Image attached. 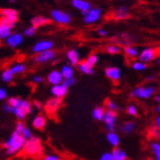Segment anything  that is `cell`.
I'll use <instances>...</instances> for the list:
<instances>
[{
    "label": "cell",
    "mask_w": 160,
    "mask_h": 160,
    "mask_svg": "<svg viewBox=\"0 0 160 160\" xmlns=\"http://www.w3.org/2000/svg\"><path fill=\"white\" fill-rule=\"evenodd\" d=\"M96 33H97V35L101 37H107L108 36V30L105 28H99L97 29V30H96Z\"/></svg>",
    "instance_id": "bcb514c9"
},
{
    "label": "cell",
    "mask_w": 160,
    "mask_h": 160,
    "mask_svg": "<svg viewBox=\"0 0 160 160\" xmlns=\"http://www.w3.org/2000/svg\"><path fill=\"white\" fill-rule=\"evenodd\" d=\"M0 17L9 20L14 24H17L19 21V11L14 9V8H1L0 9Z\"/></svg>",
    "instance_id": "2e32d148"
},
{
    "label": "cell",
    "mask_w": 160,
    "mask_h": 160,
    "mask_svg": "<svg viewBox=\"0 0 160 160\" xmlns=\"http://www.w3.org/2000/svg\"><path fill=\"white\" fill-rule=\"evenodd\" d=\"M156 63H157V64H158V65L160 66V57L156 59Z\"/></svg>",
    "instance_id": "6f0895ef"
},
{
    "label": "cell",
    "mask_w": 160,
    "mask_h": 160,
    "mask_svg": "<svg viewBox=\"0 0 160 160\" xmlns=\"http://www.w3.org/2000/svg\"><path fill=\"white\" fill-rule=\"evenodd\" d=\"M154 111L156 112V113H158L160 115V104H157L155 107H154Z\"/></svg>",
    "instance_id": "db71d44e"
},
{
    "label": "cell",
    "mask_w": 160,
    "mask_h": 160,
    "mask_svg": "<svg viewBox=\"0 0 160 160\" xmlns=\"http://www.w3.org/2000/svg\"><path fill=\"white\" fill-rule=\"evenodd\" d=\"M21 135H22V137L25 138L26 140H28V139H30V138H32V137H33L32 130H31L30 128H29V127H28V126H25V128H23V129H22V131Z\"/></svg>",
    "instance_id": "60d3db41"
},
{
    "label": "cell",
    "mask_w": 160,
    "mask_h": 160,
    "mask_svg": "<svg viewBox=\"0 0 160 160\" xmlns=\"http://www.w3.org/2000/svg\"><path fill=\"white\" fill-rule=\"evenodd\" d=\"M76 83V79L75 78H71V79H67V80H63L62 82V85H65L68 89H69V87H71L72 86H74Z\"/></svg>",
    "instance_id": "ee69618b"
},
{
    "label": "cell",
    "mask_w": 160,
    "mask_h": 160,
    "mask_svg": "<svg viewBox=\"0 0 160 160\" xmlns=\"http://www.w3.org/2000/svg\"><path fill=\"white\" fill-rule=\"evenodd\" d=\"M77 68L79 70V72L83 75H87V76H92L94 75L95 71H94V68L91 67L90 65H88V64L85 62V61H80V63L77 65Z\"/></svg>",
    "instance_id": "4dcf8cb0"
},
{
    "label": "cell",
    "mask_w": 160,
    "mask_h": 160,
    "mask_svg": "<svg viewBox=\"0 0 160 160\" xmlns=\"http://www.w3.org/2000/svg\"><path fill=\"white\" fill-rule=\"evenodd\" d=\"M155 101L158 103V104H160V94L155 95Z\"/></svg>",
    "instance_id": "11a10c76"
},
{
    "label": "cell",
    "mask_w": 160,
    "mask_h": 160,
    "mask_svg": "<svg viewBox=\"0 0 160 160\" xmlns=\"http://www.w3.org/2000/svg\"><path fill=\"white\" fill-rule=\"evenodd\" d=\"M139 41V37L131 33H118L111 37L112 43H115L119 46H128L134 45Z\"/></svg>",
    "instance_id": "5b68a950"
},
{
    "label": "cell",
    "mask_w": 160,
    "mask_h": 160,
    "mask_svg": "<svg viewBox=\"0 0 160 160\" xmlns=\"http://www.w3.org/2000/svg\"><path fill=\"white\" fill-rule=\"evenodd\" d=\"M131 68L136 72H143L148 69L147 64L141 62L140 60H135L131 63Z\"/></svg>",
    "instance_id": "e575fe53"
},
{
    "label": "cell",
    "mask_w": 160,
    "mask_h": 160,
    "mask_svg": "<svg viewBox=\"0 0 160 160\" xmlns=\"http://www.w3.org/2000/svg\"><path fill=\"white\" fill-rule=\"evenodd\" d=\"M51 19L45 17L43 15H36L34 17H32L30 19V25L35 27L36 29L41 28V27H45L47 25H50L51 24Z\"/></svg>",
    "instance_id": "7402d4cb"
},
{
    "label": "cell",
    "mask_w": 160,
    "mask_h": 160,
    "mask_svg": "<svg viewBox=\"0 0 160 160\" xmlns=\"http://www.w3.org/2000/svg\"><path fill=\"white\" fill-rule=\"evenodd\" d=\"M26 141L27 140L21 134L14 131L9 135V138L6 140V141L3 143V148L5 150V153L9 156H13L20 153L21 151H22Z\"/></svg>",
    "instance_id": "6da1fadb"
},
{
    "label": "cell",
    "mask_w": 160,
    "mask_h": 160,
    "mask_svg": "<svg viewBox=\"0 0 160 160\" xmlns=\"http://www.w3.org/2000/svg\"><path fill=\"white\" fill-rule=\"evenodd\" d=\"M2 109L4 112H6V113L14 115L19 120V121H23V120H25L28 116V113L23 109L18 108V107H13L9 104H7V103L3 105Z\"/></svg>",
    "instance_id": "5bb4252c"
},
{
    "label": "cell",
    "mask_w": 160,
    "mask_h": 160,
    "mask_svg": "<svg viewBox=\"0 0 160 160\" xmlns=\"http://www.w3.org/2000/svg\"><path fill=\"white\" fill-rule=\"evenodd\" d=\"M136 130V124L133 121H125L119 126V131L124 135H131Z\"/></svg>",
    "instance_id": "83f0119b"
},
{
    "label": "cell",
    "mask_w": 160,
    "mask_h": 160,
    "mask_svg": "<svg viewBox=\"0 0 160 160\" xmlns=\"http://www.w3.org/2000/svg\"><path fill=\"white\" fill-rule=\"evenodd\" d=\"M7 104H9L13 107H18V108H22L25 110L28 115L31 114L33 111V107H32V103L30 101H28V99L25 98H21V97H11L7 98Z\"/></svg>",
    "instance_id": "52a82bcc"
},
{
    "label": "cell",
    "mask_w": 160,
    "mask_h": 160,
    "mask_svg": "<svg viewBox=\"0 0 160 160\" xmlns=\"http://www.w3.org/2000/svg\"><path fill=\"white\" fill-rule=\"evenodd\" d=\"M150 134H151L152 137H154L156 139H160V130H158L155 126L150 129Z\"/></svg>",
    "instance_id": "681fc988"
},
{
    "label": "cell",
    "mask_w": 160,
    "mask_h": 160,
    "mask_svg": "<svg viewBox=\"0 0 160 160\" xmlns=\"http://www.w3.org/2000/svg\"><path fill=\"white\" fill-rule=\"evenodd\" d=\"M8 2L10 4H14V3H16V0H8Z\"/></svg>",
    "instance_id": "9f6ffc18"
},
{
    "label": "cell",
    "mask_w": 160,
    "mask_h": 160,
    "mask_svg": "<svg viewBox=\"0 0 160 160\" xmlns=\"http://www.w3.org/2000/svg\"><path fill=\"white\" fill-rule=\"evenodd\" d=\"M61 105H62V99L51 97L45 102V104L43 106H44L45 110L48 112V113L55 114L56 112L60 109Z\"/></svg>",
    "instance_id": "ac0fdd59"
},
{
    "label": "cell",
    "mask_w": 160,
    "mask_h": 160,
    "mask_svg": "<svg viewBox=\"0 0 160 160\" xmlns=\"http://www.w3.org/2000/svg\"><path fill=\"white\" fill-rule=\"evenodd\" d=\"M106 138H107V141L109 143L110 146H112L113 148H116V147L119 146V145H120V137L115 131L108 132Z\"/></svg>",
    "instance_id": "d4e9b609"
},
{
    "label": "cell",
    "mask_w": 160,
    "mask_h": 160,
    "mask_svg": "<svg viewBox=\"0 0 160 160\" xmlns=\"http://www.w3.org/2000/svg\"><path fill=\"white\" fill-rule=\"evenodd\" d=\"M105 113H106V109L102 106H96L92 110L91 115H92V118L95 120V121L102 122V119H103V116H105Z\"/></svg>",
    "instance_id": "f546056e"
},
{
    "label": "cell",
    "mask_w": 160,
    "mask_h": 160,
    "mask_svg": "<svg viewBox=\"0 0 160 160\" xmlns=\"http://www.w3.org/2000/svg\"><path fill=\"white\" fill-rule=\"evenodd\" d=\"M41 160H62L61 156L56 153H48L42 157Z\"/></svg>",
    "instance_id": "7bdbcfd3"
},
{
    "label": "cell",
    "mask_w": 160,
    "mask_h": 160,
    "mask_svg": "<svg viewBox=\"0 0 160 160\" xmlns=\"http://www.w3.org/2000/svg\"><path fill=\"white\" fill-rule=\"evenodd\" d=\"M123 52H124L126 57L129 58V59H136V58H138L139 53H140L139 49L135 45L124 46L123 47Z\"/></svg>",
    "instance_id": "4316f807"
},
{
    "label": "cell",
    "mask_w": 160,
    "mask_h": 160,
    "mask_svg": "<svg viewBox=\"0 0 160 160\" xmlns=\"http://www.w3.org/2000/svg\"><path fill=\"white\" fill-rule=\"evenodd\" d=\"M126 113L131 116V117H137L138 116V113H139V111H138V107L136 106L135 104H133V103H131V104H129L127 106L126 108Z\"/></svg>",
    "instance_id": "ab89813d"
},
{
    "label": "cell",
    "mask_w": 160,
    "mask_h": 160,
    "mask_svg": "<svg viewBox=\"0 0 160 160\" xmlns=\"http://www.w3.org/2000/svg\"><path fill=\"white\" fill-rule=\"evenodd\" d=\"M55 43L52 39H40V41H36L32 47H31V51L33 54H38L47 50L54 49Z\"/></svg>",
    "instance_id": "8fae6325"
},
{
    "label": "cell",
    "mask_w": 160,
    "mask_h": 160,
    "mask_svg": "<svg viewBox=\"0 0 160 160\" xmlns=\"http://www.w3.org/2000/svg\"><path fill=\"white\" fill-rule=\"evenodd\" d=\"M43 150L44 147L41 139L33 135L32 138L26 141L22 148V153L29 157H38L43 153Z\"/></svg>",
    "instance_id": "7a4b0ae2"
},
{
    "label": "cell",
    "mask_w": 160,
    "mask_h": 160,
    "mask_svg": "<svg viewBox=\"0 0 160 160\" xmlns=\"http://www.w3.org/2000/svg\"><path fill=\"white\" fill-rule=\"evenodd\" d=\"M149 148H150L151 153L154 155V157L160 156V141H151L149 145Z\"/></svg>",
    "instance_id": "d590c367"
},
{
    "label": "cell",
    "mask_w": 160,
    "mask_h": 160,
    "mask_svg": "<svg viewBox=\"0 0 160 160\" xmlns=\"http://www.w3.org/2000/svg\"><path fill=\"white\" fill-rule=\"evenodd\" d=\"M31 82L34 85H41L45 82V78L42 75H33L32 78H31Z\"/></svg>",
    "instance_id": "b9f144b4"
},
{
    "label": "cell",
    "mask_w": 160,
    "mask_h": 160,
    "mask_svg": "<svg viewBox=\"0 0 160 160\" xmlns=\"http://www.w3.org/2000/svg\"><path fill=\"white\" fill-rule=\"evenodd\" d=\"M25 123H23L22 121H19V122H17V124H16V126H15V132H17V133H19V134H21L22 133V129L25 128Z\"/></svg>",
    "instance_id": "c3c4849f"
},
{
    "label": "cell",
    "mask_w": 160,
    "mask_h": 160,
    "mask_svg": "<svg viewBox=\"0 0 160 160\" xmlns=\"http://www.w3.org/2000/svg\"><path fill=\"white\" fill-rule=\"evenodd\" d=\"M154 76H148V77H147V81L148 82H153L154 81Z\"/></svg>",
    "instance_id": "f5cc1de1"
},
{
    "label": "cell",
    "mask_w": 160,
    "mask_h": 160,
    "mask_svg": "<svg viewBox=\"0 0 160 160\" xmlns=\"http://www.w3.org/2000/svg\"><path fill=\"white\" fill-rule=\"evenodd\" d=\"M46 81L48 82V84H50L51 86H56V85H60L62 84L63 82V78L61 74V71L54 69L52 71H50L49 73L47 74L46 77Z\"/></svg>",
    "instance_id": "e0dca14e"
},
{
    "label": "cell",
    "mask_w": 160,
    "mask_h": 160,
    "mask_svg": "<svg viewBox=\"0 0 160 160\" xmlns=\"http://www.w3.org/2000/svg\"><path fill=\"white\" fill-rule=\"evenodd\" d=\"M116 121H117V112L110 111V110H106L105 116H103L102 122L105 124L106 128L108 132L115 131L116 127Z\"/></svg>",
    "instance_id": "4fadbf2b"
},
{
    "label": "cell",
    "mask_w": 160,
    "mask_h": 160,
    "mask_svg": "<svg viewBox=\"0 0 160 160\" xmlns=\"http://www.w3.org/2000/svg\"><path fill=\"white\" fill-rule=\"evenodd\" d=\"M57 57V52L54 49L51 50H47L41 53H38L35 54L34 57H33V62L37 65H42V64H47V63H50L53 60L56 59Z\"/></svg>",
    "instance_id": "9c48e42d"
},
{
    "label": "cell",
    "mask_w": 160,
    "mask_h": 160,
    "mask_svg": "<svg viewBox=\"0 0 160 160\" xmlns=\"http://www.w3.org/2000/svg\"><path fill=\"white\" fill-rule=\"evenodd\" d=\"M9 68H10V70L12 71V73L15 76L22 75L23 73H26L27 70H28V66L22 62H16V63L12 64Z\"/></svg>",
    "instance_id": "484cf974"
},
{
    "label": "cell",
    "mask_w": 160,
    "mask_h": 160,
    "mask_svg": "<svg viewBox=\"0 0 160 160\" xmlns=\"http://www.w3.org/2000/svg\"><path fill=\"white\" fill-rule=\"evenodd\" d=\"M50 19L52 22L56 23L57 25L60 26H68L72 22V16L68 12L63 11L61 9H52L50 12Z\"/></svg>",
    "instance_id": "277c9868"
},
{
    "label": "cell",
    "mask_w": 160,
    "mask_h": 160,
    "mask_svg": "<svg viewBox=\"0 0 160 160\" xmlns=\"http://www.w3.org/2000/svg\"><path fill=\"white\" fill-rule=\"evenodd\" d=\"M106 107H107V110H110V111H114V112H118L121 110V108L119 107V105L117 103L113 100L111 99H108L106 101Z\"/></svg>",
    "instance_id": "74e56055"
},
{
    "label": "cell",
    "mask_w": 160,
    "mask_h": 160,
    "mask_svg": "<svg viewBox=\"0 0 160 160\" xmlns=\"http://www.w3.org/2000/svg\"><path fill=\"white\" fill-rule=\"evenodd\" d=\"M84 61L88 64V65H90L91 67L94 68L99 62V56H98V54H96V53H92V54H90L89 56H88V57Z\"/></svg>",
    "instance_id": "8d00e7d4"
},
{
    "label": "cell",
    "mask_w": 160,
    "mask_h": 160,
    "mask_svg": "<svg viewBox=\"0 0 160 160\" xmlns=\"http://www.w3.org/2000/svg\"><path fill=\"white\" fill-rule=\"evenodd\" d=\"M100 160H112V154L111 151H106L100 156Z\"/></svg>",
    "instance_id": "7dc6e473"
},
{
    "label": "cell",
    "mask_w": 160,
    "mask_h": 160,
    "mask_svg": "<svg viewBox=\"0 0 160 160\" xmlns=\"http://www.w3.org/2000/svg\"><path fill=\"white\" fill-rule=\"evenodd\" d=\"M111 154H112V160H127L128 158L126 151L119 147L113 148L111 151Z\"/></svg>",
    "instance_id": "d6a6232c"
},
{
    "label": "cell",
    "mask_w": 160,
    "mask_h": 160,
    "mask_svg": "<svg viewBox=\"0 0 160 160\" xmlns=\"http://www.w3.org/2000/svg\"><path fill=\"white\" fill-rule=\"evenodd\" d=\"M8 98V91L5 87L0 86V101H4L7 100Z\"/></svg>",
    "instance_id": "f6af8a7d"
},
{
    "label": "cell",
    "mask_w": 160,
    "mask_h": 160,
    "mask_svg": "<svg viewBox=\"0 0 160 160\" xmlns=\"http://www.w3.org/2000/svg\"><path fill=\"white\" fill-rule=\"evenodd\" d=\"M60 71H61V74H62L63 80L74 78V74H75L74 67L69 65V64H66V65L62 66V68H61Z\"/></svg>",
    "instance_id": "f1b7e54d"
},
{
    "label": "cell",
    "mask_w": 160,
    "mask_h": 160,
    "mask_svg": "<svg viewBox=\"0 0 160 160\" xmlns=\"http://www.w3.org/2000/svg\"><path fill=\"white\" fill-rule=\"evenodd\" d=\"M47 124V119L43 114H37L32 118V121H31V125H32V128L35 130L41 131L43 129H45Z\"/></svg>",
    "instance_id": "cb8c5ba5"
},
{
    "label": "cell",
    "mask_w": 160,
    "mask_h": 160,
    "mask_svg": "<svg viewBox=\"0 0 160 160\" xmlns=\"http://www.w3.org/2000/svg\"><path fill=\"white\" fill-rule=\"evenodd\" d=\"M130 17L129 8L125 5L119 6L112 12V19L115 21H124Z\"/></svg>",
    "instance_id": "ffe728a7"
},
{
    "label": "cell",
    "mask_w": 160,
    "mask_h": 160,
    "mask_svg": "<svg viewBox=\"0 0 160 160\" xmlns=\"http://www.w3.org/2000/svg\"><path fill=\"white\" fill-rule=\"evenodd\" d=\"M102 15V10L100 7H91L84 15H83V23L85 25H94L98 23Z\"/></svg>",
    "instance_id": "ba28073f"
},
{
    "label": "cell",
    "mask_w": 160,
    "mask_h": 160,
    "mask_svg": "<svg viewBox=\"0 0 160 160\" xmlns=\"http://www.w3.org/2000/svg\"><path fill=\"white\" fill-rule=\"evenodd\" d=\"M32 107H33L34 109L40 111V110H41V109L43 108V104H42V103L40 102L39 100H34V101L32 102Z\"/></svg>",
    "instance_id": "f907efd6"
},
{
    "label": "cell",
    "mask_w": 160,
    "mask_h": 160,
    "mask_svg": "<svg viewBox=\"0 0 160 160\" xmlns=\"http://www.w3.org/2000/svg\"><path fill=\"white\" fill-rule=\"evenodd\" d=\"M155 93L156 87L154 86H138L130 91V97L132 98L146 100L151 98Z\"/></svg>",
    "instance_id": "3957f363"
},
{
    "label": "cell",
    "mask_w": 160,
    "mask_h": 160,
    "mask_svg": "<svg viewBox=\"0 0 160 160\" xmlns=\"http://www.w3.org/2000/svg\"><path fill=\"white\" fill-rule=\"evenodd\" d=\"M36 33H37V29L35 28V27H33V26H28V27H27L25 30H23V33H22V35H23V36H28V37H32V36H34L35 35H36Z\"/></svg>",
    "instance_id": "f35d334b"
},
{
    "label": "cell",
    "mask_w": 160,
    "mask_h": 160,
    "mask_svg": "<svg viewBox=\"0 0 160 160\" xmlns=\"http://www.w3.org/2000/svg\"><path fill=\"white\" fill-rule=\"evenodd\" d=\"M105 76L112 83H118L121 80V70L116 66H108L105 69Z\"/></svg>",
    "instance_id": "9a60e30c"
},
{
    "label": "cell",
    "mask_w": 160,
    "mask_h": 160,
    "mask_svg": "<svg viewBox=\"0 0 160 160\" xmlns=\"http://www.w3.org/2000/svg\"><path fill=\"white\" fill-rule=\"evenodd\" d=\"M159 53H160L159 48H156V47H152V46H148V47H145V48H142V51H140L138 60H140L141 62L145 64L151 63L157 59Z\"/></svg>",
    "instance_id": "8992f818"
},
{
    "label": "cell",
    "mask_w": 160,
    "mask_h": 160,
    "mask_svg": "<svg viewBox=\"0 0 160 160\" xmlns=\"http://www.w3.org/2000/svg\"><path fill=\"white\" fill-rule=\"evenodd\" d=\"M23 39H25V36H23L22 34L18 33V31H13V33L7 37L5 43L9 48L17 49L22 44Z\"/></svg>",
    "instance_id": "7c38bea8"
},
{
    "label": "cell",
    "mask_w": 160,
    "mask_h": 160,
    "mask_svg": "<svg viewBox=\"0 0 160 160\" xmlns=\"http://www.w3.org/2000/svg\"><path fill=\"white\" fill-rule=\"evenodd\" d=\"M16 26V24L10 22L5 18L0 17V41H6L7 37L9 36Z\"/></svg>",
    "instance_id": "30bf717a"
},
{
    "label": "cell",
    "mask_w": 160,
    "mask_h": 160,
    "mask_svg": "<svg viewBox=\"0 0 160 160\" xmlns=\"http://www.w3.org/2000/svg\"><path fill=\"white\" fill-rule=\"evenodd\" d=\"M159 91H160V85H159Z\"/></svg>",
    "instance_id": "680465c9"
},
{
    "label": "cell",
    "mask_w": 160,
    "mask_h": 160,
    "mask_svg": "<svg viewBox=\"0 0 160 160\" xmlns=\"http://www.w3.org/2000/svg\"><path fill=\"white\" fill-rule=\"evenodd\" d=\"M66 57L68 62L69 65L72 67L77 66L80 63V53L76 48H70L67 51L66 53Z\"/></svg>",
    "instance_id": "603a6c76"
},
{
    "label": "cell",
    "mask_w": 160,
    "mask_h": 160,
    "mask_svg": "<svg viewBox=\"0 0 160 160\" xmlns=\"http://www.w3.org/2000/svg\"><path fill=\"white\" fill-rule=\"evenodd\" d=\"M70 4L74 9L81 12L82 16L92 7L91 2L88 0H71Z\"/></svg>",
    "instance_id": "44dd1931"
},
{
    "label": "cell",
    "mask_w": 160,
    "mask_h": 160,
    "mask_svg": "<svg viewBox=\"0 0 160 160\" xmlns=\"http://www.w3.org/2000/svg\"><path fill=\"white\" fill-rule=\"evenodd\" d=\"M105 51L109 54V55H117L119 53H121L122 51V48H121V46H119L115 43H108V45H106L105 47Z\"/></svg>",
    "instance_id": "836d02e7"
},
{
    "label": "cell",
    "mask_w": 160,
    "mask_h": 160,
    "mask_svg": "<svg viewBox=\"0 0 160 160\" xmlns=\"http://www.w3.org/2000/svg\"><path fill=\"white\" fill-rule=\"evenodd\" d=\"M15 78V75L12 73V71L10 70V68H5L2 70L1 72V75H0V79H1V81L5 84H10L12 83V81Z\"/></svg>",
    "instance_id": "1f68e13d"
},
{
    "label": "cell",
    "mask_w": 160,
    "mask_h": 160,
    "mask_svg": "<svg viewBox=\"0 0 160 160\" xmlns=\"http://www.w3.org/2000/svg\"><path fill=\"white\" fill-rule=\"evenodd\" d=\"M154 124H155V127L157 128V129L160 130V115L156 116V118L154 120Z\"/></svg>",
    "instance_id": "816d5d0a"
},
{
    "label": "cell",
    "mask_w": 160,
    "mask_h": 160,
    "mask_svg": "<svg viewBox=\"0 0 160 160\" xmlns=\"http://www.w3.org/2000/svg\"><path fill=\"white\" fill-rule=\"evenodd\" d=\"M68 89L62 84L52 86L50 89V93L52 97L55 98H59V99H62L65 97L68 94Z\"/></svg>",
    "instance_id": "d6986e66"
}]
</instances>
